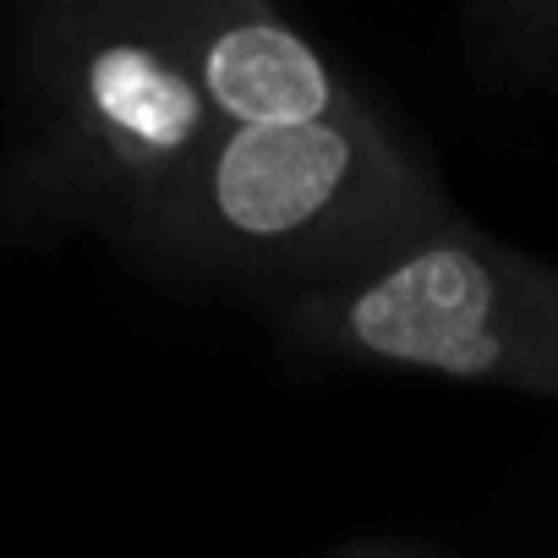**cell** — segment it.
I'll use <instances>...</instances> for the list:
<instances>
[{"mask_svg":"<svg viewBox=\"0 0 558 558\" xmlns=\"http://www.w3.org/2000/svg\"><path fill=\"white\" fill-rule=\"evenodd\" d=\"M454 208L433 154L373 99L335 116L214 121L186 170L105 246L181 302H246Z\"/></svg>","mask_w":558,"mask_h":558,"instance_id":"cell-1","label":"cell"},{"mask_svg":"<svg viewBox=\"0 0 558 558\" xmlns=\"http://www.w3.org/2000/svg\"><path fill=\"white\" fill-rule=\"evenodd\" d=\"M214 105L143 0H12L0 246H110L203 148Z\"/></svg>","mask_w":558,"mask_h":558,"instance_id":"cell-2","label":"cell"},{"mask_svg":"<svg viewBox=\"0 0 558 558\" xmlns=\"http://www.w3.org/2000/svg\"><path fill=\"white\" fill-rule=\"evenodd\" d=\"M252 313L279 356L307 367L558 405V263L482 230L460 203Z\"/></svg>","mask_w":558,"mask_h":558,"instance_id":"cell-3","label":"cell"},{"mask_svg":"<svg viewBox=\"0 0 558 558\" xmlns=\"http://www.w3.org/2000/svg\"><path fill=\"white\" fill-rule=\"evenodd\" d=\"M219 121L335 116L373 99L274 0H143Z\"/></svg>","mask_w":558,"mask_h":558,"instance_id":"cell-4","label":"cell"},{"mask_svg":"<svg viewBox=\"0 0 558 558\" xmlns=\"http://www.w3.org/2000/svg\"><path fill=\"white\" fill-rule=\"evenodd\" d=\"M460 56L487 94H542L558 61V0H460Z\"/></svg>","mask_w":558,"mask_h":558,"instance_id":"cell-5","label":"cell"},{"mask_svg":"<svg viewBox=\"0 0 558 558\" xmlns=\"http://www.w3.org/2000/svg\"><path fill=\"white\" fill-rule=\"evenodd\" d=\"M542 94H558V61H553V72H547V83H542Z\"/></svg>","mask_w":558,"mask_h":558,"instance_id":"cell-6","label":"cell"}]
</instances>
